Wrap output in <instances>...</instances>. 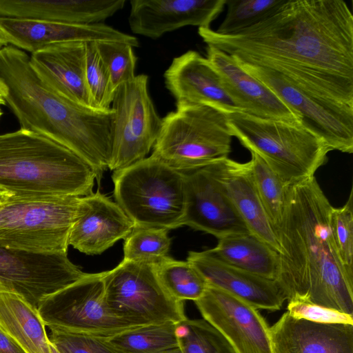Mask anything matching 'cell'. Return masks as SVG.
Listing matches in <instances>:
<instances>
[{"label":"cell","mask_w":353,"mask_h":353,"mask_svg":"<svg viewBox=\"0 0 353 353\" xmlns=\"http://www.w3.org/2000/svg\"><path fill=\"white\" fill-rule=\"evenodd\" d=\"M0 81L21 129L74 152L93 168L99 183L111 161L114 110L85 107L61 95L40 79L30 56L13 46L0 50Z\"/></svg>","instance_id":"3957f363"},{"label":"cell","mask_w":353,"mask_h":353,"mask_svg":"<svg viewBox=\"0 0 353 353\" xmlns=\"http://www.w3.org/2000/svg\"><path fill=\"white\" fill-rule=\"evenodd\" d=\"M272 353H353V325L320 323L288 312L270 327Z\"/></svg>","instance_id":"7402d4cb"},{"label":"cell","mask_w":353,"mask_h":353,"mask_svg":"<svg viewBox=\"0 0 353 353\" xmlns=\"http://www.w3.org/2000/svg\"><path fill=\"white\" fill-rule=\"evenodd\" d=\"M248 161L258 194L275 232L280 225L285 208L287 186L256 153Z\"/></svg>","instance_id":"f546056e"},{"label":"cell","mask_w":353,"mask_h":353,"mask_svg":"<svg viewBox=\"0 0 353 353\" xmlns=\"http://www.w3.org/2000/svg\"><path fill=\"white\" fill-rule=\"evenodd\" d=\"M248 74L268 87L330 150L353 152V108L323 99L291 83L281 74L236 62Z\"/></svg>","instance_id":"7c38bea8"},{"label":"cell","mask_w":353,"mask_h":353,"mask_svg":"<svg viewBox=\"0 0 353 353\" xmlns=\"http://www.w3.org/2000/svg\"><path fill=\"white\" fill-rule=\"evenodd\" d=\"M11 195L12 194L0 188V204L6 201Z\"/></svg>","instance_id":"ab89813d"},{"label":"cell","mask_w":353,"mask_h":353,"mask_svg":"<svg viewBox=\"0 0 353 353\" xmlns=\"http://www.w3.org/2000/svg\"><path fill=\"white\" fill-rule=\"evenodd\" d=\"M176 324H152L127 330L107 338L121 353H164L179 347Z\"/></svg>","instance_id":"83f0119b"},{"label":"cell","mask_w":353,"mask_h":353,"mask_svg":"<svg viewBox=\"0 0 353 353\" xmlns=\"http://www.w3.org/2000/svg\"><path fill=\"white\" fill-rule=\"evenodd\" d=\"M168 230L134 227L125 239L123 260L154 265L168 256Z\"/></svg>","instance_id":"d6a6232c"},{"label":"cell","mask_w":353,"mask_h":353,"mask_svg":"<svg viewBox=\"0 0 353 353\" xmlns=\"http://www.w3.org/2000/svg\"><path fill=\"white\" fill-rule=\"evenodd\" d=\"M187 261L205 278L208 285L223 290L256 309L276 311L287 296L276 280L264 278L216 259L207 250L190 251Z\"/></svg>","instance_id":"ffe728a7"},{"label":"cell","mask_w":353,"mask_h":353,"mask_svg":"<svg viewBox=\"0 0 353 353\" xmlns=\"http://www.w3.org/2000/svg\"><path fill=\"white\" fill-rule=\"evenodd\" d=\"M332 205L314 176L287 187L276 281L288 300L353 316V276L344 266L330 225Z\"/></svg>","instance_id":"7a4b0ae2"},{"label":"cell","mask_w":353,"mask_h":353,"mask_svg":"<svg viewBox=\"0 0 353 353\" xmlns=\"http://www.w3.org/2000/svg\"><path fill=\"white\" fill-rule=\"evenodd\" d=\"M194 303L236 353H272L270 327L252 305L210 285Z\"/></svg>","instance_id":"5bb4252c"},{"label":"cell","mask_w":353,"mask_h":353,"mask_svg":"<svg viewBox=\"0 0 353 353\" xmlns=\"http://www.w3.org/2000/svg\"><path fill=\"white\" fill-rule=\"evenodd\" d=\"M1 115H2V111H1V108H0V117H1Z\"/></svg>","instance_id":"f6af8a7d"},{"label":"cell","mask_w":353,"mask_h":353,"mask_svg":"<svg viewBox=\"0 0 353 353\" xmlns=\"http://www.w3.org/2000/svg\"><path fill=\"white\" fill-rule=\"evenodd\" d=\"M0 353H26L5 332L0 329Z\"/></svg>","instance_id":"f35d334b"},{"label":"cell","mask_w":353,"mask_h":353,"mask_svg":"<svg viewBox=\"0 0 353 353\" xmlns=\"http://www.w3.org/2000/svg\"><path fill=\"white\" fill-rule=\"evenodd\" d=\"M206 54L222 78L226 90L243 112L301 125L295 113L268 87L243 70L232 56L212 46H207Z\"/></svg>","instance_id":"603a6c76"},{"label":"cell","mask_w":353,"mask_h":353,"mask_svg":"<svg viewBox=\"0 0 353 353\" xmlns=\"http://www.w3.org/2000/svg\"><path fill=\"white\" fill-rule=\"evenodd\" d=\"M85 75L91 108L99 110L110 109L114 93L109 73L98 53L96 42L85 43Z\"/></svg>","instance_id":"836d02e7"},{"label":"cell","mask_w":353,"mask_h":353,"mask_svg":"<svg viewBox=\"0 0 353 353\" xmlns=\"http://www.w3.org/2000/svg\"><path fill=\"white\" fill-rule=\"evenodd\" d=\"M163 77L176 105L201 104L225 114L243 112L226 90L216 70L206 57L196 51L189 50L174 57Z\"/></svg>","instance_id":"e0dca14e"},{"label":"cell","mask_w":353,"mask_h":353,"mask_svg":"<svg viewBox=\"0 0 353 353\" xmlns=\"http://www.w3.org/2000/svg\"><path fill=\"white\" fill-rule=\"evenodd\" d=\"M164 353H182L179 347L172 349Z\"/></svg>","instance_id":"ee69618b"},{"label":"cell","mask_w":353,"mask_h":353,"mask_svg":"<svg viewBox=\"0 0 353 353\" xmlns=\"http://www.w3.org/2000/svg\"><path fill=\"white\" fill-rule=\"evenodd\" d=\"M154 266L163 287L178 301H195L208 288L205 278L187 260L178 261L168 256Z\"/></svg>","instance_id":"f1b7e54d"},{"label":"cell","mask_w":353,"mask_h":353,"mask_svg":"<svg viewBox=\"0 0 353 353\" xmlns=\"http://www.w3.org/2000/svg\"><path fill=\"white\" fill-rule=\"evenodd\" d=\"M185 174L183 225L210 234L218 239L250 233L206 166Z\"/></svg>","instance_id":"9a60e30c"},{"label":"cell","mask_w":353,"mask_h":353,"mask_svg":"<svg viewBox=\"0 0 353 353\" xmlns=\"http://www.w3.org/2000/svg\"><path fill=\"white\" fill-rule=\"evenodd\" d=\"M125 3V0H0V17L92 25L103 23Z\"/></svg>","instance_id":"d4e9b609"},{"label":"cell","mask_w":353,"mask_h":353,"mask_svg":"<svg viewBox=\"0 0 353 353\" xmlns=\"http://www.w3.org/2000/svg\"><path fill=\"white\" fill-rule=\"evenodd\" d=\"M104 287L110 310L135 326L179 323L187 318L183 302L168 292L154 265L122 260L105 272Z\"/></svg>","instance_id":"9c48e42d"},{"label":"cell","mask_w":353,"mask_h":353,"mask_svg":"<svg viewBox=\"0 0 353 353\" xmlns=\"http://www.w3.org/2000/svg\"><path fill=\"white\" fill-rule=\"evenodd\" d=\"M116 203L135 227L176 229L183 225L185 174L150 155L113 172Z\"/></svg>","instance_id":"8992f818"},{"label":"cell","mask_w":353,"mask_h":353,"mask_svg":"<svg viewBox=\"0 0 353 353\" xmlns=\"http://www.w3.org/2000/svg\"><path fill=\"white\" fill-rule=\"evenodd\" d=\"M81 198L11 195L0 204V245L34 254L67 253Z\"/></svg>","instance_id":"ba28073f"},{"label":"cell","mask_w":353,"mask_h":353,"mask_svg":"<svg viewBox=\"0 0 353 353\" xmlns=\"http://www.w3.org/2000/svg\"><path fill=\"white\" fill-rule=\"evenodd\" d=\"M30 62L40 79L53 90L81 105L91 108L85 75V43L47 47L32 53Z\"/></svg>","instance_id":"cb8c5ba5"},{"label":"cell","mask_w":353,"mask_h":353,"mask_svg":"<svg viewBox=\"0 0 353 353\" xmlns=\"http://www.w3.org/2000/svg\"><path fill=\"white\" fill-rule=\"evenodd\" d=\"M226 114L232 137L258 154L287 187L315 176L327 161L331 150L301 125L241 112Z\"/></svg>","instance_id":"5b68a950"},{"label":"cell","mask_w":353,"mask_h":353,"mask_svg":"<svg viewBox=\"0 0 353 353\" xmlns=\"http://www.w3.org/2000/svg\"><path fill=\"white\" fill-rule=\"evenodd\" d=\"M0 329L26 353H51L46 325L38 310L17 294L0 293Z\"/></svg>","instance_id":"4316f807"},{"label":"cell","mask_w":353,"mask_h":353,"mask_svg":"<svg viewBox=\"0 0 353 353\" xmlns=\"http://www.w3.org/2000/svg\"><path fill=\"white\" fill-rule=\"evenodd\" d=\"M134 227L116 202L97 191L81 198L68 244L88 255L100 254L125 239Z\"/></svg>","instance_id":"d6986e66"},{"label":"cell","mask_w":353,"mask_h":353,"mask_svg":"<svg viewBox=\"0 0 353 353\" xmlns=\"http://www.w3.org/2000/svg\"><path fill=\"white\" fill-rule=\"evenodd\" d=\"M50 350H51V353H62L54 345H53L51 343V342H50Z\"/></svg>","instance_id":"7bdbcfd3"},{"label":"cell","mask_w":353,"mask_h":353,"mask_svg":"<svg viewBox=\"0 0 353 353\" xmlns=\"http://www.w3.org/2000/svg\"><path fill=\"white\" fill-rule=\"evenodd\" d=\"M8 41L0 30V50L8 46Z\"/></svg>","instance_id":"b9f144b4"},{"label":"cell","mask_w":353,"mask_h":353,"mask_svg":"<svg viewBox=\"0 0 353 353\" xmlns=\"http://www.w3.org/2000/svg\"><path fill=\"white\" fill-rule=\"evenodd\" d=\"M182 353H236L230 343L206 321L186 318L176 324Z\"/></svg>","instance_id":"1f68e13d"},{"label":"cell","mask_w":353,"mask_h":353,"mask_svg":"<svg viewBox=\"0 0 353 353\" xmlns=\"http://www.w3.org/2000/svg\"><path fill=\"white\" fill-rule=\"evenodd\" d=\"M286 0H225L227 13L216 32L236 34L269 18Z\"/></svg>","instance_id":"4dcf8cb0"},{"label":"cell","mask_w":353,"mask_h":353,"mask_svg":"<svg viewBox=\"0 0 353 353\" xmlns=\"http://www.w3.org/2000/svg\"><path fill=\"white\" fill-rule=\"evenodd\" d=\"M131 31L152 39L193 26L208 28L223 11L225 0H132Z\"/></svg>","instance_id":"ac0fdd59"},{"label":"cell","mask_w":353,"mask_h":353,"mask_svg":"<svg viewBox=\"0 0 353 353\" xmlns=\"http://www.w3.org/2000/svg\"><path fill=\"white\" fill-rule=\"evenodd\" d=\"M6 94V90L3 84L0 81V105H4L6 103L5 96Z\"/></svg>","instance_id":"60d3db41"},{"label":"cell","mask_w":353,"mask_h":353,"mask_svg":"<svg viewBox=\"0 0 353 353\" xmlns=\"http://www.w3.org/2000/svg\"><path fill=\"white\" fill-rule=\"evenodd\" d=\"M88 274L67 253L34 254L0 245V293L17 294L37 310L48 296Z\"/></svg>","instance_id":"4fadbf2b"},{"label":"cell","mask_w":353,"mask_h":353,"mask_svg":"<svg viewBox=\"0 0 353 353\" xmlns=\"http://www.w3.org/2000/svg\"><path fill=\"white\" fill-rule=\"evenodd\" d=\"M95 180L91 165L48 137L23 129L0 135V188L12 196L83 197Z\"/></svg>","instance_id":"277c9868"},{"label":"cell","mask_w":353,"mask_h":353,"mask_svg":"<svg viewBox=\"0 0 353 353\" xmlns=\"http://www.w3.org/2000/svg\"><path fill=\"white\" fill-rule=\"evenodd\" d=\"M206 167L250 232L279 252L276 232L258 194L249 163H239L224 157Z\"/></svg>","instance_id":"44dd1931"},{"label":"cell","mask_w":353,"mask_h":353,"mask_svg":"<svg viewBox=\"0 0 353 353\" xmlns=\"http://www.w3.org/2000/svg\"><path fill=\"white\" fill-rule=\"evenodd\" d=\"M50 330V341L62 353H121L105 337Z\"/></svg>","instance_id":"8d00e7d4"},{"label":"cell","mask_w":353,"mask_h":353,"mask_svg":"<svg viewBox=\"0 0 353 353\" xmlns=\"http://www.w3.org/2000/svg\"><path fill=\"white\" fill-rule=\"evenodd\" d=\"M232 137L225 112L205 105H179L162 118L151 155L185 173L228 157Z\"/></svg>","instance_id":"52a82bcc"},{"label":"cell","mask_w":353,"mask_h":353,"mask_svg":"<svg viewBox=\"0 0 353 353\" xmlns=\"http://www.w3.org/2000/svg\"><path fill=\"white\" fill-rule=\"evenodd\" d=\"M104 274L88 273L46 298L38 308L46 326L105 338L139 327L117 316L106 304Z\"/></svg>","instance_id":"30bf717a"},{"label":"cell","mask_w":353,"mask_h":353,"mask_svg":"<svg viewBox=\"0 0 353 353\" xmlns=\"http://www.w3.org/2000/svg\"><path fill=\"white\" fill-rule=\"evenodd\" d=\"M0 30L8 43L34 53L47 47L70 42L117 41L139 46L133 35L105 23L78 25L60 22L0 17Z\"/></svg>","instance_id":"2e32d148"},{"label":"cell","mask_w":353,"mask_h":353,"mask_svg":"<svg viewBox=\"0 0 353 353\" xmlns=\"http://www.w3.org/2000/svg\"><path fill=\"white\" fill-rule=\"evenodd\" d=\"M207 252L216 259L252 274L276 280L279 274L278 252L251 233L225 236Z\"/></svg>","instance_id":"484cf974"},{"label":"cell","mask_w":353,"mask_h":353,"mask_svg":"<svg viewBox=\"0 0 353 353\" xmlns=\"http://www.w3.org/2000/svg\"><path fill=\"white\" fill-rule=\"evenodd\" d=\"M287 312L294 318L314 323L353 325V316L307 301H288Z\"/></svg>","instance_id":"74e56055"},{"label":"cell","mask_w":353,"mask_h":353,"mask_svg":"<svg viewBox=\"0 0 353 353\" xmlns=\"http://www.w3.org/2000/svg\"><path fill=\"white\" fill-rule=\"evenodd\" d=\"M330 225L341 261L347 272L353 276L352 189L343 207H332L330 212Z\"/></svg>","instance_id":"d590c367"},{"label":"cell","mask_w":353,"mask_h":353,"mask_svg":"<svg viewBox=\"0 0 353 353\" xmlns=\"http://www.w3.org/2000/svg\"><path fill=\"white\" fill-rule=\"evenodd\" d=\"M207 46L273 70L296 86L353 108V15L342 0H286L234 35L198 29Z\"/></svg>","instance_id":"6da1fadb"},{"label":"cell","mask_w":353,"mask_h":353,"mask_svg":"<svg viewBox=\"0 0 353 353\" xmlns=\"http://www.w3.org/2000/svg\"><path fill=\"white\" fill-rule=\"evenodd\" d=\"M98 53L110 76L114 92L135 77L137 57L130 44L117 41L96 42Z\"/></svg>","instance_id":"e575fe53"},{"label":"cell","mask_w":353,"mask_h":353,"mask_svg":"<svg viewBox=\"0 0 353 353\" xmlns=\"http://www.w3.org/2000/svg\"><path fill=\"white\" fill-rule=\"evenodd\" d=\"M110 170L127 168L145 158L160 133L162 118L148 92V77L139 74L115 91Z\"/></svg>","instance_id":"8fae6325"}]
</instances>
